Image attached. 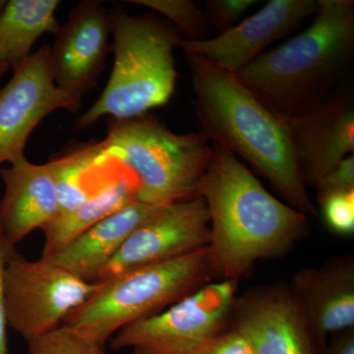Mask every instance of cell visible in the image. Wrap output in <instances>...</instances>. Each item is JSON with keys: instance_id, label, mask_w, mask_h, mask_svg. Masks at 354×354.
I'll return each mask as SVG.
<instances>
[{"instance_id": "cell-12", "label": "cell", "mask_w": 354, "mask_h": 354, "mask_svg": "<svg viewBox=\"0 0 354 354\" xmlns=\"http://www.w3.org/2000/svg\"><path fill=\"white\" fill-rule=\"evenodd\" d=\"M318 8L319 0H271L227 32L205 41L183 39L180 48L185 55H196L235 75Z\"/></svg>"}, {"instance_id": "cell-18", "label": "cell", "mask_w": 354, "mask_h": 354, "mask_svg": "<svg viewBox=\"0 0 354 354\" xmlns=\"http://www.w3.org/2000/svg\"><path fill=\"white\" fill-rule=\"evenodd\" d=\"M46 165L57 190L58 216L83 204L125 165L108 152L102 141L70 146Z\"/></svg>"}, {"instance_id": "cell-19", "label": "cell", "mask_w": 354, "mask_h": 354, "mask_svg": "<svg viewBox=\"0 0 354 354\" xmlns=\"http://www.w3.org/2000/svg\"><path fill=\"white\" fill-rule=\"evenodd\" d=\"M139 181L131 169H122L73 211L57 216L41 228L44 245L41 257L62 250L79 235L130 203L137 201Z\"/></svg>"}, {"instance_id": "cell-3", "label": "cell", "mask_w": 354, "mask_h": 354, "mask_svg": "<svg viewBox=\"0 0 354 354\" xmlns=\"http://www.w3.org/2000/svg\"><path fill=\"white\" fill-rule=\"evenodd\" d=\"M354 55V2L319 0L312 24L235 76L272 111L297 118L329 99Z\"/></svg>"}, {"instance_id": "cell-6", "label": "cell", "mask_w": 354, "mask_h": 354, "mask_svg": "<svg viewBox=\"0 0 354 354\" xmlns=\"http://www.w3.org/2000/svg\"><path fill=\"white\" fill-rule=\"evenodd\" d=\"M208 249L99 281L94 295L62 325L104 348L118 330L156 315L204 286L211 277Z\"/></svg>"}, {"instance_id": "cell-22", "label": "cell", "mask_w": 354, "mask_h": 354, "mask_svg": "<svg viewBox=\"0 0 354 354\" xmlns=\"http://www.w3.org/2000/svg\"><path fill=\"white\" fill-rule=\"evenodd\" d=\"M28 344L29 354H106L104 348L64 325Z\"/></svg>"}, {"instance_id": "cell-24", "label": "cell", "mask_w": 354, "mask_h": 354, "mask_svg": "<svg viewBox=\"0 0 354 354\" xmlns=\"http://www.w3.org/2000/svg\"><path fill=\"white\" fill-rule=\"evenodd\" d=\"M324 221L335 234L351 235L354 232V190L328 197L321 203Z\"/></svg>"}, {"instance_id": "cell-9", "label": "cell", "mask_w": 354, "mask_h": 354, "mask_svg": "<svg viewBox=\"0 0 354 354\" xmlns=\"http://www.w3.org/2000/svg\"><path fill=\"white\" fill-rule=\"evenodd\" d=\"M80 97L57 87L50 66V46L31 53L0 90V165L24 155L30 135L59 109L78 111Z\"/></svg>"}, {"instance_id": "cell-11", "label": "cell", "mask_w": 354, "mask_h": 354, "mask_svg": "<svg viewBox=\"0 0 354 354\" xmlns=\"http://www.w3.org/2000/svg\"><path fill=\"white\" fill-rule=\"evenodd\" d=\"M234 327L253 354H318L301 307L290 288L272 286L235 300Z\"/></svg>"}, {"instance_id": "cell-7", "label": "cell", "mask_w": 354, "mask_h": 354, "mask_svg": "<svg viewBox=\"0 0 354 354\" xmlns=\"http://www.w3.org/2000/svg\"><path fill=\"white\" fill-rule=\"evenodd\" d=\"M237 281L203 286L171 307L127 326L109 339L134 354H194L225 329L236 300Z\"/></svg>"}, {"instance_id": "cell-30", "label": "cell", "mask_w": 354, "mask_h": 354, "mask_svg": "<svg viewBox=\"0 0 354 354\" xmlns=\"http://www.w3.org/2000/svg\"><path fill=\"white\" fill-rule=\"evenodd\" d=\"M6 0H0V14L3 11L4 7L6 6Z\"/></svg>"}, {"instance_id": "cell-28", "label": "cell", "mask_w": 354, "mask_h": 354, "mask_svg": "<svg viewBox=\"0 0 354 354\" xmlns=\"http://www.w3.org/2000/svg\"><path fill=\"white\" fill-rule=\"evenodd\" d=\"M322 354H354V329L333 335L329 346H326Z\"/></svg>"}, {"instance_id": "cell-1", "label": "cell", "mask_w": 354, "mask_h": 354, "mask_svg": "<svg viewBox=\"0 0 354 354\" xmlns=\"http://www.w3.org/2000/svg\"><path fill=\"white\" fill-rule=\"evenodd\" d=\"M198 195L209 216L212 276L239 281L259 261L288 252L308 230V216L267 191L239 158L212 143Z\"/></svg>"}, {"instance_id": "cell-26", "label": "cell", "mask_w": 354, "mask_h": 354, "mask_svg": "<svg viewBox=\"0 0 354 354\" xmlns=\"http://www.w3.org/2000/svg\"><path fill=\"white\" fill-rule=\"evenodd\" d=\"M194 354H253L245 337L234 328L223 330Z\"/></svg>"}, {"instance_id": "cell-20", "label": "cell", "mask_w": 354, "mask_h": 354, "mask_svg": "<svg viewBox=\"0 0 354 354\" xmlns=\"http://www.w3.org/2000/svg\"><path fill=\"white\" fill-rule=\"evenodd\" d=\"M58 0H10L0 14V64L15 71L44 34L59 31Z\"/></svg>"}, {"instance_id": "cell-21", "label": "cell", "mask_w": 354, "mask_h": 354, "mask_svg": "<svg viewBox=\"0 0 354 354\" xmlns=\"http://www.w3.org/2000/svg\"><path fill=\"white\" fill-rule=\"evenodd\" d=\"M129 3L145 6L162 14L172 23L184 41H200L212 38L203 10L191 0H130Z\"/></svg>"}, {"instance_id": "cell-23", "label": "cell", "mask_w": 354, "mask_h": 354, "mask_svg": "<svg viewBox=\"0 0 354 354\" xmlns=\"http://www.w3.org/2000/svg\"><path fill=\"white\" fill-rule=\"evenodd\" d=\"M255 0H205L202 1L205 18L218 35L234 28L241 16L256 3Z\"/></svg>"}, {"instance_id": "cell-16", "label": "cell", "mask_w": 354, "mask_h": 354, "mask_svg": "<svg viewBox=\"0 0 354 354\" xmlns=\"http://www.w3.org/2000/svg\"><path fill=\"white\" fill-rule=\"evenodd\" d=\"M4 183L0 200V227L11 245L41 230L59 214L57 190L46 165H35L25 156L0 169Z\"/></svg>"}, {"instance_id": "cell-10", "label": "cell", "mask_w": 354, "mask_h": 354, "mask_svg": "<svg viewBox=\"0 0 354 354\" xmlns=\"http://www.w3.org/2000/svg\"><path fill=\"white\" fill-rule=\"evenodd\" d=\"M209 236V211L202 197L174 203L137 228L95 281L196 252L208 247Z\"/></svg>"}, {"instance_id": "cell-25", "label": "cell", "mask_w": 354, "mask_h": 354, "mask_svg": "<svg viewBox=\"0 0 354 354\" xmlns=\"http://www.w3.org/2000/svg\"><path fill=\"white\" fill-rule=\"evenodd\" d=\"M319 204L328 197L354 190V156L344 158L315 185Z\"/></svg>"}, {"instance_id": "cell-27", "label": "cell", "mask_w": 354, "mask_h": 354, "mask_svg": "<svg viewBox=\"0 0 354 354\" xmlns=\"http://www.w3.org/2000/svg\"><path fill=\"white\" fill-rule=\"evenodd\" d=\"M14 251H16L15 246L9 243L0 227V354H8V342H7L8 325L6 320L3 279L7 262Z\"/></svg>"}, {"instance_id": "cell-31", "label": "cell", "mask_w": 354, "mask_h": 354, "mask_svg": "<svg viewBox=\"0 0 354 354\" xmlns=\"http://www.w3.org/2000/svg\"><path fill=\"white\" fill-rule=\"evenodd\" d=\"M131 354H134V353H131Z\"/></svg>"}, {"instance_id": "cell-8", "label": "cell", "mask_w": 354, "mask_h": 354, "mask_svg": "<svg viewBox=\"0 0 354 354\" xmlns=\"http://www.w3.org/2000/svg\"><path fill=\"white\" fill-rule=\"evenodd\" d=\"M99 286L50 261L29 260L14 251L4 271L7 325L32 341L62 325Z\"/></svg>"}, {"instance_id": "cell-13", "label": "cell", "mask_w": 354, "mask_h": 354, "mask_svg": "<svg viewBox=\"0 0 354 354\" xmlns=\"http://www.w3.org/2000/svg\"><path fill=\"white\" fill-rule=\"evenodd\" d=\"M111 34V14L102 1L85 0L71 11L50 46L51 72L58 88L81 99L95 87Z\"/></svg>"}, {"instance_id": "cell-4", "label": "cell", "mask_w": 354, "mask_h": 354, "mask_svg": "<svg viewBox=\"0 0 354 354\" xmlns=\"http://www.w3.org/2000/svg\"><path fill=\"white\" fill-rule=\"evenodd\" d=\"M109 14L113 71L97 101L75 121L79 130L104 115L116 120L145 115L167 104L176 92L174 50L183 41L180 32L152 14L133 16L120 6Z\"/></svg>"}, {"instance_id": "cell-5", "label": "cell", "mask_w": 354, "mask_h": 354, "mask_svg": "<svg viewBox=\"0 0 354 354\" xmlns=\"http://www.w3.org/2000/svg\"><path fill=\"white\" fill-rule=\"evenodd\" d=\"M102 142L138 179L137 201L167 207L199 196L212 156V144L201 133L176 134L156 116L145 114L109 118Z\"/></svg>"}, {"instance_id": "cell-29", "label": "cell", "mask_w": 354, "mask_h": 354, "mask_svg": "<svg viewBox=\"0 0 354 354\" xmlns=\"http://www.w3.org/2000/svg\"><path fill=\"white\" fill-rule=\"evenodd\" d=\"M8 70V67L6 65L0 64V78H1L2 75Z\"/></svg>"}, {"instance_id": "cell-2", "label": "cell", "mask_w": 354, "mask_h": 354, "mask_svg": "<svg viewBox=\"0 0 354 354\" xmlns=\"http://www.w3.org/2000/svg\"><path fill=\"white\" fill-rule=\"evenodd\" d=\"M201 134L245 160L270 181L288 205L307 216L318 215L311 202L283 116L267 106L234 74L196 55H185Z\"/></svg>"}, {"instance_id": "cell-17", "label": "cell", "mask_w": 354, "mask_h": 354, "mask_svg": "<svg viewBox=\"0 0 354 354\" xmlns=\"http://www.w3.org/2000/svg\"><path fill=\"white\" fill-rule=\"evenodd\" d=\"M162 208L139 201L130 203L95 223L62 250L44 259L64 268L79 278L95 281L100 272L128 237Z\"/></svg>"}, {"instance_id": "cell-15", "label": "cell", "mask_w": 354, "mask_h": 354, "mask_svg": "<svg viewBox=\"0 0 354 354\" xmlns=\"http://www.w3.org/2000/svg\"><path fill=\"white\" fill-rule=\"evenodd\" d=\"M290 290L321 351L328 335L354 329V262L339 258L293 274Z\"/></svg>"}, {"instance_id": "cell-14", "label": "cell", "mask_w": 354, "mask_h": 354, "mask_svg": "<svg viewBox=\"0 0 354 354\" xmlns=\"http://www.w3.org/2000/svg\"><path fill=\"white\" fill-rule=\"evenodd\" d=\"M305 184L315 187L354 153V102L349 91L332 94L308 113L286 118Z\"/></svg>"}]
</instances>
